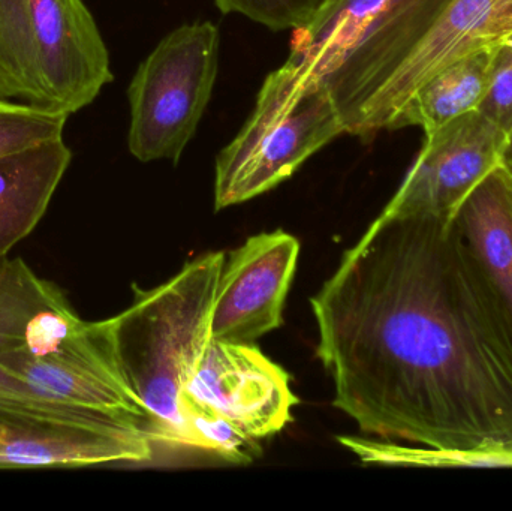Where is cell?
<instances>
[{"instance_id":"cell-1","label":"cell","mask_w":512,"mask_h":511,"mask_svg":"<svg viewBox=\"0 0 512 511\" xmlns=\"http://www.w3.org/2000/svg\"><path fill=\"white\" fill-rule=\"evenodd\" d=\"M310 306L333 405L363 434L512 453V321L453 215L381 213Z\"/></svg>"},{"instance_id":"cell-2","label":"cell","mask_w":512,"mask_h":511,"mask_svg":"<svg viewBox=\"0 0 512 511\" xmlns=\"http://www.w3.org/2000/svg\"><path fill=\"white\" fill-rule=\"evenodd\" d=\"M512 30V0H391L324 75L345 134L394 131L412 96L460 57Z\"/></svg>"},{"instance_id":"cell-3","label":"cell","mask_w":512,"mask_h":511,"mask_svg":"<svg viewBox=\"0 0 512 511\" xmlns=\"http://www.w3.org/2000/svg\"><path fill=\"white\" fill-rule=\"evenodd\" d=\"M224 252L186 263L164 284L141 290L110 321L120 372L146 413L152 443L200 449L185 414V393L212 339V315Z\"/></svg>"},{"instance_id":"cell-4","label":"cell","mask_w":512,"mask_h":511,"mask_svg":"<svg viewBox=\"0 0 512 511\" xmlns=\"http://www.w3.org/2000/svg\"><path fill=\"white\" fill-rule=\"evenodd\" d=\"M113 78L83 0H0V99L71 116Z\"/></svg>"},{"instance_id":"cell-5","label":"cell","mask_w":512,"mask_h":511,"mask_svg":"<svg viewBox=\"0 0 512 511\" xmlns=\"http://www.w3.org/2000/svg\"><path fill=\"white\" fill-rule=\"evenodd\" d=\"M342 134L345 125L327 81L288 57L265 78L254 113L219 153L216 212L276 188Z\"/></svg>"},{"instance_id":"cell-6","label":"cell","mask_w":512,"mask_h":511,"mask_svg":"<svg viewBox=\"0 0 512 511\" xmlns=\"http://www.w3.org/2000/svg\"><path fill=\"white\" fill-rule=\"evenodd\" d=\"M0 371L24 395L129 417L146 434V413L120 372L110 321L81 320L71 303L39 314L0 357Z\"/></svg>"},{"instance_id":"cell-7","label":"cell","mask_w":512,"mask_h":511,"mask_svg":"<svg viewBox=\"0 0 512 511\" xmlns=\"http://www.w3.org/2000/svg\"><path fill=\"white\" fill-rule=\"evenodd\" d=\"M219 47L215 24H183L141 63L128 89V146L138 161H180L212 98Z\"/></svg>"},{"instance_id":"cell-8","label":"cell","mask_w":512,"mask_h":511,"mask_svg":"<svg viewBox=\"0 0 512 511\" xmlns=\"http://www.w3.org/2000/svg\"><path fill=\"white\" fill-rule=\"evenodd\" d=\"M152 444L129 417L50 399L0 398V470L146 462Z\"/></svg>"},{"instance_id":"cell-9","label":"cell","mask_w":512,"mask_h":511,"mask_svg":"<svg viewBox=\"0 0 512 511\" xmlns=\"http://www.w3.org/2000/svg\"><path fill=\"white\" fill-rule=\"evenodd\" d=\"M289 383L288 372L255 344L210 339L186 389L185 414L191 423L192 411H210L248 437L264 440L292 422L298 399Z\"/></svg>"},{"instance_id":"cell-10","label":"cell","mask_w":512,"mask_h":511,"mask_svg":"<svg viewBox=\"0 0 512 511\" xmlns=\"http://www.w3.org/2000/svg\"><path fill=\"white\" fill-rule=\"evenodd\" d=\"M508 135L480 111L426 135L385 216H451L472 189L504 161Z\"/></svg>"},{"instance_id":"cell-11","label":"cell","mask_w":512,"mask_h":511,"mask_svg":"<svg viewBox=\"0 0 512 511\" xmlns=\"http://www.w3.org/2000/svg\"><path fill=\"white\" fill-rule=\"evenodd\" d=\"M300 242L283 230L256 234L225 258L212 315V339L255 344L282 326Z\"/></svg>"},{"instance_id":"cell-12","label":"cell","mask_w":512,"mask_h":511,"mask_svg":"<svg viewBox=\"0 0 512 511\" xmlns=\"http://www.w3.org/2000/svg\"><path fill=\"white\" fill-rule=\"evenodd\" d=\"M71 161L63 138L0 156V258L38 227Z\"/></svg>"},{"instance_id":"cell-13","label":"cell","mask_w":512,"mask_h":511,"mask_svg":"<svg viewBox=\"0 0 512 511\" xmlns=\"http://www.w3.org/2000/svg\"><path fill=\"white\" fill-rule=\"evenodd\" d=\"M453 221L512 321V174L504 164L472 189Z\"/></svg>"},{"instance_id":"cell-14","label":"cell","mask_w":512,"mask_h":511,"mask_svg":"<svg viewBox=\"0 0 512 511\" xmlns=\"http://www.w3.org/2000/svg\"><path fill=\"white\" fill-rule=\"evenodd\" d=\"M501 45L460 57L417 90L397 119L396 129L420 126L424 134L480 107L495 71Z\"/></svg>"},{"instance_id":"cell-15","label":"cell","mask_w":512,"mask_h":511,"mask_svg":"<svg viewBox=\"0 0 512 511\" xmlns=\"http://www.w3.org/2000/svg\"><path fill=\"white\" fill-rule=\"evenodd\" d=\"M66 303L62 288L36 275L26 261L0 258V357L24 338L39 314ZM0 398L42 399L21 393L2 371Z\"/></svg>"},{"instance_id":"cell-16","label":"cell","mask_w":512,"mask_h":511,"mask_svg":"<svg viewBox=\"0 0 512 511\" xmlns=\"http://www.w3.org/2000/svg\"><path fill=\"white\" fill-rule=\"evenodd\" d=\"M340 444L364 464L393 467L512 468V453H454L432 447H408L394 441H375L342 435Z\"/></svg>"},{"instance_id":"cell-17","label":"cell","mask_w":512,"mask_h":511,"mask_svg":"<svg viewBox=\"0 0 512 511\" xmlns=\"http://www.w3.org/2000/svg\"><path fill=\"white\" fill-rule=\"evenodd\" d=\"M68 117L0 99V156L63 138Z\"/></svg>"},{"instance_id":"cell-18","label":"cell","mask_w":512,"mask_h":511,"mask_svg":"<svg viewBox=\"0 0 512 511\" xmlns=\"http://www.w3.org/2000/svg\"><path fill=\"white\" fill-rule=\"evenodd\" d=\"M224 14H240L271 30L307 26L327 0H215Z\"/></svg>"},{"instance_id":"cell-19","label":"cell","mask_w":512,"mask_h":511,"mask_svg":"<svg viewBox=\"0 0 512 511\" xmlns=\"http://www.w3.org/2000/svg\"><path fill=\"white\" fill-rule=\"evenodd\" d=\"M510 137L512 132V48L499 47L489 89L477 108Z\"/></svg>"},{"instance_id":"cell-20","label":"cell","mask_w":512,"mask_h":511,"mask_svg":"<svg viewBox=\"0 0 512 511\" xmlns=\"http://www.w3.org/2000/svg\"><path fill=\"white\" fill-rule=\"evenodd\" d=\"M502 164H504L505 168H507V170L512 174V132L510 137H508L507 149H505L504 161H502Z\"/></svg>"},{"instance_id":"cell-21","label":"cell","mask_w":512,"mask_h":511,"mask_svg":"<svg viewBox=\"0 0 512 511\" xmlns=\"http://www.w3.org/2000/svg\"><path fill=\"white\" fill-rule=\"evenodd\" d=\"M499 45H504V47L512 48V30H510V32H508L507 35H505L504 38L501 39Z\"/></svg>"}]
</instances>
